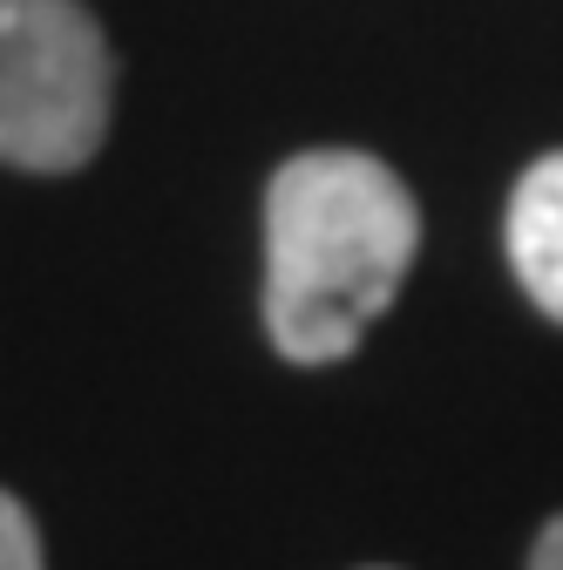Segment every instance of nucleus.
<instances>
[{
  "mask_svg": "<svg viewBox=\"0 0 563 570\" xmlns=\"http://www.w3.org/2000/svg\"><path fill=\"white\" fill-rule=\"evenodd\" d=\"M421 252L414 190L367 150H299L265 184V333L293 367L346 361Z\"/></svg>",
  "mask_w": 563,
  "mask_h": 570,
  "instance_id": "f257e3e1",
  "label": "nucleus"
},
{
  "mask_svg": "<svg viewBox=\"0 0 563 570\" xmlns=\"http://www.w3.org/2000/svg\"><path fill=\"white\" fill-rule=\"evenodd\" d=\"M116 61L82 0H0V164L61 177L109 136Z\"/></svg>",
  "mask_w": 563,
  "mask_h": 570,
  "instance_id": "f03ea898",
  "label": "nucleus"
},
{
  "mask_svg": "<svg viewBox=\"0 0 563 570\" xmlns=\"http://www.w3.org/2000/svg\"><path fill=\"white\" fill-rule=\"evenodd\" d=\"M503 245H510V272L530 293V306L563 326V150L536 157L516 177Z\"/></svg>",
  "mask_w": 563,
  "mask_h": 570,
  "instance_id": "7ed1b4c3",
  "label": "nucleus"
},
{
  "mask_svg": "<svg viewBox=\"0 0 563 570\" xmlns=\"http://www.w3.org/2000/svg\"><path fill=\"white\" fill-rule=\"evenodd\" d=\"M0 570H48L41 530L28 517V503H21V495H8V489H0Z\"/></svg>",
  "mask_w": 563,
  "mask_h": 570,
  "instance_id": "20e7f679",
  "label": "nucleus"
},
{
  "mask_svg": "<svg viewBox=\"0 0 563 570\" xmlns=\"http://www.w3.org/2000/svg\"><path fill=\"white\" fill-rule=\"evenodd\" d=\"M530 570H563V517H550L530 543Z\"/></svg>",
  "mask_w": 563,
  "mask_h": 570,
  "instance_id": "39448f33",
  "label": "nucleus"
}]
</instances>
